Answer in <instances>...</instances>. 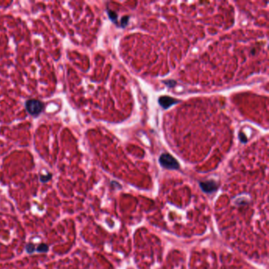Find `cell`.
Instances as JSON below:
<instances>
[{"mask_svg": "<svg viewBox=\"0 0 269 269\" xmlns=\"http://www.w3.org/2000/svg\"><path fill=\"white\" fill-rule=\"evenodd\" d=\"M51 178H52V175L51 173H48L47 175H40V181L42 183H47L51 180Z\"/></svg>", "mask_w": 269, "mask_h": 269, "instance_id": "8", "label": "cell"}, {"mask_svg": "<svg viewBox=\"0 0 269 269\" xmlns=\"http://www.w3.org/2000/svg\"><path fill=\"white\" fill-rule=\"evenodd\" d=\"M200 187L203 192L206 193H212L218 190V184L216 182L213 180L206 181V182H201L199 183Z\"/></svg>", "mask_w": 269, "mask_h": 269, "instance_id": "3", "label": "cell"}, {"mask_svg": "<svg viewBox=\"0 0 269 269\" xmlns=\"http://www.w3.org/2000/svg\"><path fill=\"white\" fill-rule=\"evenodd\" d=\"M239 139H240L241 141L243 143L244 142L246 143V141H247V137H246V136L243 133H241V134H239Z\"/></svg>", "mask_w": 269, "mask_h": 269, "instance_id": "10", "label": "cell"}, {"mask_svg": "<svg viewBox=\"0 0 269 269\" xmlns=\"http://www.w3.org/2000/svg\"><path fill=\"white\" fill-rule=\"evenodd\" d=\"M179 100L175 99L174 98L170 97V96H161L159 99V103L161 107H163L164 109L170 107L172 105L175 104V103H179Z\"/></svg>", "mask_w": 269, "mask_h": 269, "instance_id": "4", "label": "cell"}, {"mask_svg": "<svg viewBox=\"0 0 269 269\" xmlns=\"http://www.w3.org/2000/svg\"><path fill=\"white\" fill-rule=\"evenodd\" d=\"M107 14H108V16L109 18H110V20L112 21V22H114V23H116L117 22V14L115 13V12H114V11L110 10H107Z\"/></svg>", "mask_w": 269, "mask_h": 269, "instance_id": "6", "label": "cell"}, {"mask_svg": "<svg viewBox=\"0 0 269 269\" xmlns=\"http://www.w3.org/2000/svg\"><path fill=\"white\" fill-rule=\"evenodd\" d=\"M27 112L32 116H38L43 111V103L38 99H29L26 103Z\"/></svg>", "mask_w": 269, "mask_h": 269, "instance_id": "2", "label": "cell"}, {"mask_svg": "<svg viewBox=\"0 0 269 269\" xmlns=\"http://www.w3.org/2000/svg\"><path fill=\"white\" fill-rule=\"evenodd\" d=\"M159 162L163 167L168 170H178L179 169V163L177 159L168 153H163L159 156Z\"/></svg>", "mask_w": 269, "mask_h": 269, "instance_id": "1", "label": "cell"}, {"mask_svg": "<svg viewBox=\"0 0 269 269\" xmlns=\"http://www.w3.org/2000/svg\"><path fill=\"white\" fill-rule=\"evenodd\" d=\"M26 249L28 253L31 254V253H34V251L36 250V248H35V246L33 244L28 243L26 246Z\"/></svg>", "mask_w": 269, "mask_h": 269, "instance_id": "7", "label": "cell"}, {"mask_svg": "<svg viewBox=\"0 0 269 269\" xmlns=\"http://www.w3.org/2000/svg\"><path fill=\"white\" fill-rule=\"evenodd\" d=\"M48 249H49V247L47 245L42 243L40 244L38 247L36 248V250L37 252H39V253H47V252H48Z\"/></svg>", "mask_w": 269, "mask_h": 269, "instance_id": "5", "label": "cell"}, {"mask_svg": "<svg viewBox=\"0 0 269 269\" xmlns=\"http://www.w3.org/2000/svg\"><path fill=\"white\" fill-rule=\"evenodd\" d=\"M128 22H129V17L128 16L123 17V18L121 19L122 27H125V26H126L127 23H128Z\"/></svg>", "mask_w": 269, "mask_h": 269, "instance_id": "9", "label": "cell"}]
</instances>
